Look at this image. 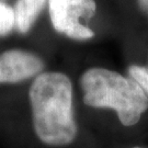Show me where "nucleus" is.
I'll return each mask as SVG.
<instances>
[{"instance_id": "6", "label": "nucleus", "mask_w": 148, "mask_h": 148, "mask_svg": "<svg viewBox=\"0 0 148 148\" xmlns=\"http://www.w3.org/2000/svg\"><path fill=\"white\" fill-rule=\"evenodd\" d=\"M16 25L13 9L5 3L0 2V36L8 35Z\"/></svg>"}, {"instance_id": "4", "label": "nucleus", "mask_w": 148, "mask_h": 148, "mask_svg": "<svg viewBox=\"0 0 148 148\" xmlns=\"http://www.w3.org/2000/svg\"><path fill=\"white\" fill-rule=\"evenodd\" d=\"M44 62L35 54L9 49L0 54V84H18L43 73Z\"/></svg>"}, {"instance_id": "2", "label": "nucleus", "mask_w": 148, "mask_h": 148, "mask_svg": "<svg viewBox=\"0 0 148 148\" xmlns=\"http://www.w3.org/2000/svg\"><path fill=\"white\" fill-rule=\"evenodd\" d=\"M79 82L86 106L113 110L123 126L136 125L148 110V97L140 86L114 70L92 67L80 76Z\"/></svg>"}, {"instance_id": "8", "label": "nucleus", "mask_w": 148, "mask_h": 148, "mask_svg": "<svg viewBox=\"0 0 148 148\" xmlns=\"http://www.w3.org/2000/svg\"><path fill=\"white\" fill-rule=\"evenodd\" d=\"M139 8L148 14V0H137Z\"/></svg>"}, {"instance_id": "1", "label": "nucleus", "mask_w": 148, "mask_h": 148, "mask_svg": "<svg viewBox=\"0 0 148 148\" xmlns=\"http://www.w3.org/2000/svg\"><path fill=\"white\" fill-rule=\"evenodd\" d=\"M32 128L45 146L67 147L78 136L74 90L69 77L59 71H43L29 89Z\"/></svg>"}, {"instance_id": "7", "label": "nucleus", "mask_w": 148, "mask_h": 148, "mask_svg": "<svg viewBox=\"0 0 148 148\" xmlns=\"http://www.w3.org/2000/svg\"><path fill=\"white\" fill-rule=\"evenodd\" d=\"M130 78L136 81L148 97V66L132 65L128 68Z\"/></svg>"}, {"instance_id": "5", "label": "nucleus", "mask_w": 148, "mask_h": 148, "mask_svg": "<svg viewBox=\"0 0 148 148\" xmlns=\"http://www.w3.org/2000/svg\"><path fill=\"white\" fill-rule=\"evenodd\" d=\"M46 0H18L13 11L16 16V27L21 33L30 31L38 16Z\"/></svg>"}, {"instance_id": "9", "label": "nucleus", "mask_w": 148, "mask_h": 148, "mask_svg": "<svg viewBox=\"0 0 148 148\" xmlns=\"http://www.w3.org/2000/svg\"><path fill=\"white\" fill-rule=\"evenodd\" d=\"M133 148H145V147H139V146H136V147H133Z\"/></svg>"}, {"instance_id": "3", "label": "nucleus", "mask_w": 148, "mask_h": 148, "mask_svg": "<svg viewBox=\"0 0 148 148\" xmlns=\"http://www.w3.org/2000/svg\"><path fill=\"white\" fill-rule=\"evenodd\" d=\"M49 16L53 27L76 41H85L95 36L91 29L81 24L80 20H89L95 16V0H49Z\"/></svg>"}]
</instances>
